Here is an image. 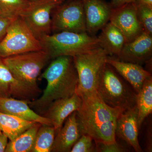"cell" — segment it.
<instances>
[{"label":"cell","instance_id":"cell-1","mask_svg":"<svg viewBox=\"0 0 152 152\" xmlns=\"http://www.w3.org/2000/svg\"><path fill=\"white\" fill-rule=\"evenodd\" d=\"M82 99L76 111L77 121L82 134L92 138L95 142L105 144L116 142L117 120L124 111L105 103L97 92L77 94Z\"/></svg>","mask_w":152,"mask_h":152},{"label":"cell","instance_id":"cell-2","mask_svg":"<svg viewBox=\"0 0 152 152\" xmlns=\"http://www.w3.org/2000/svg\"><path fill=\"white\" fill-rule=\"evenodd\" d=\"M40 78L46 80V88L40 98L30 101L28 104L42 113L53 101L70 97L76 93L78 77L73 58L62 56L55 58Z\"/></svg>","mask_w":152,"mask_h":152},{"label":"cell","instance_id":"cell-3","mask_svg":"<svg viewBox=\"0 0 152 152\" xmlns=\"http://www.w3.org/2000/svg\"><path fill=\"white\" fill-rule=\"evenodd\" d=\"M39 41L42 50L50 59L62 56L73 57L99 47L97 38L86 32H61L44 36Z\"/></svg>","mask_w":152,"mask_h":152},{"label":"cell","instance_id":"cell-4","mask_svg":"<svg viewBox=\"0 0 152 152\" xmlns=\"http://www.w3.org/2000/svg\"><path fill=\"white\" fill-rule=\"evenodd\" d=\"M50 59L45 51L41 50L14 55L2 60L16 80L40 93L37 80Z\"/></svg>","mask_w":152,"mask_h":152},{"label":"cell","instance_id":"cell-5","mask_svg":"<svg viewBox=\"0 0 152 152\" xmlns=\"http://www.w3.org/2000/svg\"><path fill=\"white\" fill-rule=\"evenodd\" d=\"M108 56L104 49L98 47L88 53L73 57L78 77L77 94L97 92Z\"/></svg>","mask_w":152,"mask_h":152},{"label":"cell","instance_id":"cell-6","mask_svg":"<svg viewBox=\"0 0 152 152\" xmlns=\"http://www.w3.org/2000/svg\"><path fill=\"white\" fill-rule=\"evenodd\" d=\"M97 92L104 102L112 107L125 112L136 106L137 93L124 83L107 63Z\"/></svg>","mask_w":152,"mask_h":152},{"label":"cell","instance_id":"cell-7","mask_svg":"<svg viewBox=\"0 0 152 152\" xmlns=\"http://www.w3.org/2000/svg\"><path fill=\"white\" fill-rule=\"evenodd\" d=\"M42 50L40 42L20 17L13 19L0 42V57Z\"/></svg>","mask_w":152,"mask_h":152},{"label":"cell","instance_id":"cell-8","mask_svg":"<svg viewBox=\"0 0 152 152\" xmlns=\"http://www.w3.org/2000/svg\"><path fill=\"white\" fill-rule=\"evenodd\" d=\"M66 0H34L20 17L38 39L51 34V14L54 9Z\"/></svg>","mask_w":152,"mask_h":152},{"label":"cell","instance_id":"cell-9","mask_svg":"<svg viewBox=\"0 0 152 152\" xmlns=\"http://www.w3.org/2000/svg\"><path fill=\"white\" fill-rule=\"evenodd\" d=\"M51 31L87 33L82 0H66L54 9L51 14Z\"/></svg>","mask_w":152,"mask_h":152},{"label":"cell","instance_id":"cell-10","mask_svg":"<svg viewBox=\"0 0 152 152\" xmlns=\"http://www.w3.org/2000/svg\"><path fill=\"white\" fill-rule=\"evenodd\" d=\"M110 21L122 33L126 43L134 40L144 31L138 17L135 2L112 9Z\"/></svg>","mask_w":152,"mask_h":152},{"label":"cell","instance_id":"cell-11","mask_svg":"<svg viewBox=\"0 0 152 152\" xmlns=\"http://www.w3.org/2000/svg\"><path fill=\"white\" fill-rule=\"evenodd\" d=\"M39 94L16 80L0 57V98L34 100Z\"/></svg>","mask_w":152,"mask_h":152},{"label":"cell","instance_id":"cell-12","mask_svg":"<svg viewBox=\"0 0 152 152\" xmlns=\"http://www.w3.org/2000/svg\"><path fill=\"white\" fill-rule=\"evenodd\" d=\"M87 33L94 36L110 21L112 8L102 0H82Z\"/></svg>","mask_w":152,"mask_h":152},{"label":"cell","instance_id":"cell-13","mask_svg":"<svg viewBox=\"0 0 152 152\" xmlns=\"http://www.w3.org/2000/svg\"><path fill=\"white\" fill-rule=\"evenodd\" d=\"M81 104V98L75 93L70 97L53 101L42 113V116L50 120L56 133L62 127L67 118L80 109Z\"/></svg>","mask_w":152,"mask_h":152},{"label":"cell","instance_id":"cell-14","mask_svg":"<svg viewBox=\"0 0 152 152\" xmlns=\"http://www.w3.org/2000/svg\"><path fill=\"white\" fill-rule=\"evenodd\" d=\"M152 51V36L143 31L134 40L125 44L118 59L140 65L150 59Z\"/></svg>","mask_w":152,"mask_h":152},{"label":"cell","instance_id":"cell-15","mask_svg":"<svg viewBox=\"0 0 152 152\" xmlns=\"http://www.w3.org/2000/svg\"><path fill=\"white\" fill-rule=\"evenodd\" d=\"M138 111L134 108L124 112L117 120L115 135L132 147L137 152L143 151L139 143Z\"/></svg>","mask_w":152,"mask_h":152},{"label":"cell","instance_id":"cell-16","mask_svg":"<svg viewBox=\"0 0 152 152\" xmlns=\"http://www.w3.org/2000/svg\"><path fill=\"white\" fill-rule=\"evenodd\" d=\"M81 135L75 111L67 118L64 126L56 133L51 152H70Z\"/></svg>","mask_w":152,"mask_h":152},{"label":"cell","instance_id":"cell-17","mask_svg":"<svg viewBox=\"0 0 152 152\" xmlns=\"http://www.w3.org/2000/svg\"><path fill=\"white\" fill-rule=\"evenodd\" d=\"M107 63L130 84L137 94L141 90L146 79L151 76L149 72L138 64L122 61L109 56Z\"/></svg>","mask_w":152,"mask_h":152},{"label":"cell","instance_id":"cell-18","mask_svg":"<svg viewBox=\"0 0 152 152\" xmlns=\"http://www.w3.org/2000/svg\"><path fill=\"white\" fill-rule=\"evenodd\" d=\"M29 101L12 97L0 98V112L13 115L26 121L53 126L50 120L30 108L28 105Z\"/></svg>","mask_w":152,"mask_h":152},{"label":"cell","instance_id":"cell-19","mask_svg":"<svg viewBox=\"0 0 152 152\" xmlns=\"http://www.w3.org/2000/svg\"><path fill=\"white\" fill-rule=\"evenodd\" d=\"M101 30L100 34L97 37L99 46L108 55L118 56L126 43L122 33L110 22Z\"/></svg>","mask_w":152,"mask_h":152},{"label":"cell","instance_id":"cell-20","mask_svg":"<svg viewBox=\"0 0 152 152\" xmlns=\"http://www.w3.org/2000/svg\"><path fill=\"white\" fill-rule=\"evenodd\" d=\"M36 123L0 112V129L10 141L16 138Z\"/></svg>","mask_w":152,"mask_h":152},{"label":"cell","instance_id":"cell-21","mask_svg":"<svg viewBox=\"0 0 152 152\" xmlns=\"http://www.w3.org/2000/svg\"><path fill=\"white\" fill-rule=\"evenodd\" d=\"M136 107L138 111L137 123L140 130L144 121L152 113V76L146 79L141 90L137 93Z\"/></svg>","mask_w":152,"mask_h":152},{"label":"cell","instance_id":"cell-22","mask_svg":"<svg viewBox=\"0 0 152 152\" xmlns=\"http://www.w3.org/2000/svg\"><path fill=\"white\" fill-rule=\"evenodd\" d=\"M42 124L36 123L12 141H10L5 152H30L32 150L36 135Z\"/></svg>","mask_w":152,"mask_h":152},{"label":"cell","instance_id":"cell-23","mask_svg":"<svg viewBox=\"0 0 152 152\" xmlns=\"http://www.w3.org/2000/svg\"><path fill=\"white\" fill-rule=\"evenodd\" d=\"M56 135L53 126L42 124L39 128L31 152H51Z\"/></svg>","mask_w":152,"mask_h":152},{"label":"cell","instance_id":"cell-24","mask_svg":"<svg viewBox=\"0 0 152 152\" xmlns=\"http://www.w3.org/2000/svg\"><path fill=\"white\" fill-rule=\"evenodd\" d=\"M29 2L27 0H0V18L13 20L20 17Z\"/></svg>","mask_w":152,"mask_h":152},{"label":"cell","instance_id":"cell-25","mask_svg":"<svg viewBox=\"0 0 152 152\" xmlns=\"http://www.w3.org/2000/svg\"><path fill=\"white\" fill-rule=\"evenodd\" d=\"M139 20L147 34L152 35V7L145 4L140 0L135 1Z\"/></svg>","mask_w":152,"mask_h":152},{"label":"cell","instance_id":"cell-26","mask_svg":"<svg viewBox=\"0 0 152 152\" xmlns=\"http://www.w3.org/2000/svg\"><path fill=\"white\" fill-rule=\"evenodd\" d=\"M93 140H94L90 136L82 134L79 140L74 144L70 152H95L96 147L93 143Z\"/></svg>","mask_w":152,"mask_h":152},{"label":"cell","instance_id":"cell-27","mask_svg":"<svg viewBox=\"0 0 152 152\" xmlns=\"http://www.w3.org/2000/svg\"><path fill=\"white\" fill-rule=\"evenodd\" d=\"M95 152H122L126 151V149L116 142L113 143L105 144L100 142H95Z\"/></svg>","mask_w":152,"mask_h":152},{"label":"cell","instance_id":"cell-28","mask_svg":"<svg viewBox=\"0 0 152 152\" xmlns=\"http://www.w3.org/2000/svg\"><path fill=\"white\" fill-rule=\"evenodd\" d=\"M12 20L0 18V42L5 35L7 28Z\"/></svg>","mask_w":152,"mask_h":152},{"label":"cell","instance_id":"cell-29","mask_svg":"<svg viewBox=\"0 0 152 152\" xmlns=\"http://www.w3.org/2000/svg\"><path fill=\"white\" fill-rule=\"evenodd\" d=\"M8 138L2 132L0 134V152H5L8 143Z\"/></svg>","mask_w":152,"mask_h":152},{"label":"cell","instance_id":"cell-30","mask_svg":"<svg viewBox=\"0 0 152 152\" xmlns=\"http://www.w3.org/2000/svg\"><path fill=\"white\" fill-rule=\"evenodd\" d=\"M137 1V0H113L112 5L114 8L128 3L134 2Z\"/></svg>","mask_w":152,"mask_h":152},{"label":"cell","instance_id":"cell-31","mask_svg":"<svg viewBox=\"0 0 152 152\" xmlns=\"http://www.w3.org/2000/svg\"><path fill=\"white\" fill-rule=\"evenodd\" d=\"M140 1L145 4L152 7V0H140Z\"/></svg>","mask_w":152,"mask_h":152},{"label":"cell","instance_id":"cell-32","mask_svg":"<svg viewBox=\"0 0 152 152\" xmlns=\"http://www.w3.org/2000/svg\"><path fill=\"white\" fill-rule=\"evenodd\" d=\"M2 133L1 131V130L0 129V134H1V133Z\"/></svg>","mask_w":152,"mask_h":152},{"label":"cell","instance_id":"cell-33","mask_svg":"<svg viewBox=\"0 0 152 152\" xmlns=\"http://www.w3.org/2000/svg\"><path fill=\"white\" fill-rule=\"evenodd\" d=\"M30 1H34V0H30Z\"/></svg>","mask_w":152,"mask_h":152},{"label":"cell","instance_id":"cell-34","mask_svg":"<svg viewBox=\"0 0 152 152\" xmlns=\"http://www.w3.org/2000/svg\"><path fill=\"white\" fill-rule=\"evenodd\" d=\"M27 1H30V0H27Z\"/></svg>","mask_w":152,"mask_h":152}]
</instances>
